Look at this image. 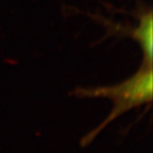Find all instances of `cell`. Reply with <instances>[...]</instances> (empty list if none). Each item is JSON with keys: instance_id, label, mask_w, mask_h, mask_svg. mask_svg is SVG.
<instances>
[{"instance_id": "obj_1", "label": "cell", "mask_w": 153, "mask_h": 153, "mask_svg": "<svg viewBox=\"0 0 153 153\" xmlns=\"http://www.w3.org/2000/svg\"><path fill=\"white\" fill-rule=\"evenodd\" d=\"M75 94L82 97H108L114 103L111 114L84 139V143H90L97 133H100L106 125L118 116L134 108L151 102L153 94L152 65L144 63L138 72L118 85L111 87L78 88Z\"/></svg>"}, {"instance_id": "obj_2", "label": "cell", "mask_w": 153, "mask_h": 153, "mask_svg": "<svg viewBox=\"0 0 153 153\" xmlns=\"http://www.w3.org/2000/svg\"><path fill=\"white\" fill-rule=\"evenodd\" d=\"M144 56V63L152 65L153 55V18L152 12L148 11L139 18V24L133 33Z\"/></svg>"}]
</instances>
